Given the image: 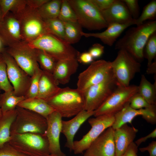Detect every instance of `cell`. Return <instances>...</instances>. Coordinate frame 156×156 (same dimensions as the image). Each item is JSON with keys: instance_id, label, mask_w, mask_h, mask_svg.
<instances>
[{"instance_id": "1", "label": "cell", "mask_w": 156, "mask_h": 156, "mask_svg": "<svg viewBox=\"0 0 156 156\" xmlns=\"http://www.w3.org/2000/svg\"><path fill=\"white\" fill-rule=\"evenodd\" d=\"M156 31V21L144 22L130 27L116 42L115 48L123 49L139 62L144 59L143 49L150 35Z\"/></svg>"}, {"instance_id": "2", "label": "cell", "mask_w": 156, "mask_h": 156, "mask_svg": "<svg viewBox=\"0 0 156 156\" xmlns=\"http://www.w3.org/2000/svg\"><path fill=\"white\" fill-rule=\"evenodd\" d=\"M45 101L62 118L73 117L84 110V93L77 88H61L56 94Z\"/></svg>"}, {"instance_id": "3", "label": "cell", "mask_w": 156, "mask_h": 156, "mask_svg": "<svg viewBox=\"0 0 156 156\" xmlns=\"http://www.w3.org/2000/svg\"><path fill=\"white\" fill-rule=\"evenodd\" d=\"M27 43L34 49L46 52L57 61L77 58L80 53L64 40L48 33Z\"/></svg>"}, {"instance_id": "4", "label": "cell", "mask_w": 156, "mask_h": 156, "mask_svg": "<svg viewBox=\"0 0 156 156\" xmlns=\"http://www.w3.org/2000/svg\"><path fill=\"white\" fill-rule=\"evenodd\" d=\"M75 12L77 22L82 27L89 30H100L108 25L91 0H68Z\"/></svg>"}, {"instance_id": "5", "label": "cell", "mask_w": 156, "mask_h": 156, "mask_svg": "<svg viewBox=\"0 0 156 156\" xmlns=\"http://www.w3.org/2000/svg\"><path fill=\"white\" fill-rule=\"evenodd\" d=\"M9 142L17 150L28 156H47L50 154L45 134H14L11 135Z\"/></svg>"}, {"instance_id": "6", "label": "cell", "mask_w": 156, "mask_h": 156, "mask_svg": "<svg viewBox=\"0 0 156 156\" xmlns=\"http://www.w3.org/2000/svg\"><path fill=\"white\" fill-rule=\"evenodd\" d=\"M16 115L10 129L11 135L31 133L45 134L47 119L31 111L17 106Z\"/></svg>"}, {"instance_id": "7", "label": "cell", "mask_w": 156, "mask_h": 156, "mask_svg": "<svg viewBox=\"0 0 156 156\" xmlns=\"http://www.w3.org/2000/svg\"><path fill=\"white\" fill-rule=\"evenodd\" d=\"M112 71L119 86L127 87L135 74L140 70L141 64L126 51L118 50L111 62Z\"/></svg>"}, {"instance_id": "8", "label": "cell", "mask_w": 156, "mask_h": 156, "mask_svg": "<svg viewBox=\"0 0 156 156\" xmlns=\"http://www.w3.org/2000/svg\"><path fill=\"white\" fill-rule=\"evenodd\" d=\"M112 71L101 82L92 86L84 93V110L94 111L96 109L118 86Z\"/></svg>"}, {"instance_id": "9", "label": "cell", "mask_w": 156, "mask_h": 156, "mask_svg": "<svg viewBox=\"0 0 156 156\" xmlns=\"http://www.w3.org/2000/svg\"><path fill=\"white\" fill-rule=\"evenodd\" d=\"M138 92V86H118L106 100L95 110L94 116L114 115L130 103L132 96Z\"/></svg>"}, {"instance_id": "10", "label": "cell", "mask_w": 156, "mask_h": 156, "mask_svg": "<svg viewBox=\"0 0 156 156\" xmlns=\"http://www.w3.org/2000/svg\"><path fill=\"white\" fill-rule=\"evenodd\" d=\"M16 16L20 22L22 36L25 42H29L48 33L44 20L36 10L27 5L21 12Z\"/></svg>"}, {"instance_id": "11", "label": "cell", "mask_w": 156, "mask_h": 156, "mask_svg": "<svg viewBox=\"0 0 156 156\" xmlns=\"http://www.w3.org/2000/svg\"><path fill=\"white\" fill-rule=\"evenodd\" d=\"M90 118L88 122L91 127L79 140L74 141L73 151L75 154L86 151L92 143L104 131L112 127L114 121V115H103Z\"/></svg>"}, {"instance_id": "12", "label": "cell", "mask_w": 156, "mask_h": 156, "mask_svg": "<svg viewBox=\"0 0 156 156\" xmlns=\"http://www.w3.org/2000/svg\"><path fill=\"white\" fill-rule=\"evenodd\" d=\"M112 71L111 62L103 60L94 61L79 75L77 88L84 92L90 87L103 81Z\"/></svg>"}, {"instance_id": "13", "label": "cell", "mask_w": 156, "mask_h": 156, "mask_svg": "<svg viewBox=\"0 0 156 156\" xmlns=\"http://www.w3.org/2000/svg\"><path fill=\"white\" fill-rule=\"evenodd\" d=\"M5 50L30 77L39 67L37 60L36 49L25 41L7 47Z\"/></svg>"}, {"instance_id": "14", "label": "cell", "mask_w": 156, "mask_h": 156, "mask_svg": "<svg viewBox=\"0 0 156 156\" xmlns=\"http://www.w3.org/2000/svg\"><path fill=\"white\" fill-rule=\"evenodd\" d=\"M5 50L2 55L6 64L8 78L14 92L17 96H25L29 87L31 77L19 66Z\"/></svg>"}, {"instance_id": "15", "label": "cell", "mask_w": 156, "mask_h": 156, "mask_svg": "<svg viewBox=\"0 0 156 156\" xmlns=\"http://www.w3.org/2000/svg\"><path fill=\"white\" fill-rule=\"evenodd\" d=\"M141 116L147 122L154 125L156 123V105L151 107L135 109L131 108L129 103L114 115V121L112 127L114 129L127 123H131L136 116Z\"/></svg>"}, {"instance_id": "16", "label": "cell", "mask_w": 156, "mask_h": 156, "mask_svg": "<svg viewBox=\"0 0 156 156\" xmlns=\"http://www.w3.org/2000/svg\"><path fill=\"white\" fill-rule=\"evenodd\" d=\"M62 118L60 115L55 111L46 118L47 127L45 135L49 142L50 154L57 156H66L62 151L60 144Z\"/></svg>"}, {"instance_id": "17", "label": "cell", "mask_w": 156, "mask_h": 156, "mask_svg": "<svg viewBox=\"0 0 156 156\" xmlns=\"http://www.w3.org/2000/svg\"><path fill=\"white\" fill-rule=\"evenodd\" d=\"M114 131L112 127L106 129L92 143L84 155L115 156Z\"/></svg>"}, {"instance_id": "18", "label": "cell", "mask_w": 156, "mask_h": 156, "mask_svg": "<svg viewBox=\"0 0 156 156\" xmlns=\"http://www.w3.org/2000/svg\"><path fill=\"white\" fill-rule=\"evenodd\" d=\"M0 37L6 47L24 41L19 21L11 12H8L3 17L0 26Z\"/></svg>"}, {"instance_id": "19", "label": "cell", "mask_w": 156, "mask_h": 156, "mask_svg": "<svg viewBox=\"0 0 156 156\" xmlns=\"http://www.w3.org/2000/svg\"><path fill=\"white\" fill-rule=\"evenodd\" d=\"M94 111L83 110L71 119L67 121L62 120L61 133L66 137V142L65 146L70 152L73 151L75 136L81 126L91 116H93Z\"/></svg>"}, {"instance_id": "20", "label": "cell", "mask_w": 156, "mask_h": 156, "mask_svg": "<svg viewBox=\"0 0 156 156\" xmlns=\"http://www.w3.org/2000/svg\"><path fill=\"white\" fill-rule=\"evenodd\" d=\"M101 12L108 25L114 23L135 25V20L122 0H115L109 8Z\"/></svg>"}, {"instance_id": "21", "label": "cell", "mask_w": 156, "mask_h": 156, "mask_svg": "<svg viewBox=\"0 0 156 156\" xmlns=\"http://www.w3.org/2000/svg\"><path fill=\"white\" fill-rule=\"evenodd\" d=\"M138 130L127 124L114 129L115 156H120L126 151L135 139Z\"/></svg>"}, {"instance_id": "22", "label": "cell", "mask_w": 156, "mask_h": 156, "mask_svg": "<svg viewBox=\"0 0 156 156\" xmlns=\"http://www.w3.org/2000/svg\"><path fill=\"white\" fill-rule=\"evenodd\" d=\"M132 25V24H112L108 25L107 29L103 32L86 33L82 31L81 35L86 38L92 37L99 39L104 44L111 47L124 31Z\"/></svg>"}, {"instance_id": "23", "label": "cell", "mask_w": 156, "mask_h": 156, "mask_svg": "<svg viewBox=\"0 0 156 156\" xmlns=\"http://www.w3.org/2000/svg\"><path fill=\"white\" fill-rule=\"evenodd\" d=\"M78 66L77 58L58 60L52 74L59 84L64 85L69 82L71 76L76 72Z\"/></svg>"}, {"instance_id": "24", "label": "cell", "mask_w": 156, "mask_h": 156, "mask_svg": "<svg viewBox=\"0 0 156 156\" xmlns=\"http://www.w3.org/2000/svg\"><path fill=\"white\" fill-rule=\"evenodd\" d=\"M52 74L43 71L39 83L38 93L36 98L46 101L56 94L61 88Z\"/></svg>"}, {"instance_id": "25", "label": "cell", "mask_w": 156, "mask_h": 156, "mask_svg": "<svg viewBox=\"0 0 156 156\" xmlns=\"http://www.w3.org/2000/svg\"><path fill=\"white\" fill-rule=\"evenodd\" d=\"M17 106L34 112L46 119L51 114L55 111L45 101L37 98L25 99Z\"/></svg>"}, {"instance_id": "26", "label": "cell", "mask_w": 156, "mask_h": 156, "mask_svg": "<svg viewBox=\"0 0 156 156\" xmlns=\"http://www.w3.org/2000/svg\"><path fill=\"white\" fill-rule=\"evenodd\" d=\"M16 115V109L2 114L0 118V147L10 141L11 126Z\"/></svg>"}, {"instance_id": "27", "label": "cell", "mask_w": 156, "mask_h": 156, "mask_svg": "<svg viewBox=\"0 0 156 156\" xmlns=\"http://www.w3.org/2000/svg\"><path fill=\"white\" fill-rule=\"evenodd\" d=\"M138 93L149 104L156 105V82L153 84L144 75H142L139 85L138 86Z\"/></svg>"}, {"instance_id": "28", "label": "cell", "mask_w": 156, "mask_h": 156, "mask_svg": "<svg viewBox=\"0 0 156 156\" xmlns=\"http://www.w3.org/2000/svg\"><path fill=\"white\" fill-rule=\"evenodd\" d=\"M25 99L16 95L13 90L0 94V108L2 114L16 109L18 104Z\"/></svg>"}, {"instance_id": "29", "label": "cell", "mask_w": 156, "mask_h": 156, "mask_svg": "<svg viewBox=\"0 0 156 156\" xmlns=\"http://www.w3.org/2000/svg\"><path fill=\"white\" fill-rule=\"evenodd\" d=\"M62 0H49L36 10L38 14L43 19L58 17Z\"/></svg>"}, {"instance_id": "30", "label": "cell", "mask_w": 156, "mask_h": 156, "mask_svg": "<svg viewBox=\"0 0 156 156\" xmlns=\"http://www.w3.org/2000/svg\"><path fill=\"white\" fill-rule=\"evenodd\" d=\"M64 40L70 44L78 42L82 36V27L77 22H64Z\"/></svg>"}, {"instance_id": "31", "label": "cell", "mask_w": 156, "mask_h": 156, "mask_svg": "<svg viewBox=\"0 0 156 156\" xmlns=\"http://www.w3.org/2000/svg\"><path fill=\"white\" fill-rule=\"evenodd\" d=\"M26 6V0H0V9L3 17L9 12L16 16Z\"/></svg>"}, {"instance_id": "32", "label": "cell", "mask_w": 156, "mask_h": 156, "mask_svg": "<svg viewBox=\"0 0 156 156\" xmlns=\"http://www.w3.org/2000/svg\"><path fill=\"white\" fill-rule=\"evenodd\" d=\"M37 62L43 71L52 74L57 61L44 51L36 49Z\"/></svg>"}, {"instance_id": "33", "label": "cell", "mask_w": 156, "mask_h": 156, "mask_svg": "<svg viewBox=\"0 0 156 156\" xmlns=\"http://www.w3.org/2000/svg\"><path fill=\"white\" fill-rule=\"evenodd\" d=\"M47 32L64 40V23L58 17L43 19Z\"/></svg>"}, {"instance_id": "34", "label": "cell", "mask_w": 156, "mask_h": 156, "mask_svg": "<svg viewBox=\"0 0 156 156\" xmlns=\"http://www.w3.org/2000/svg\"><path fill=\"white\" fill-rule=\"evenodd\" d=\"M156 19V1L153 0L144 7L141 14L135 20V25H138L148 20L151 21Z\"/></svg>"}, {"instance_id": "35", "label": "cell", "mask_w": 156, "mask_h": 156, "mask_svg": "<svg viewBox=\"0 0 156 156\" xmlns=\"http://www.w3.org/2000/svg\"><path fill=\"white\" fill-rule=\"evenodd\" d=\"M143 57L147 61V66H149L156 56V31L149 37L143 49Z\"/></svg>"}, {"instance_id": "36", "label": "cell", "mask_w": 156, "mask_h": 156, "mask_svg": "<svg viewBox=\"0 0 156 156\" xmlns=\"http://www.w3.org/2000/svg\"><path fill=\"white\" fill-rule=\"evenodd\" d=\"M58 18L63 22L77 21L76 14L68 0H62Z\"/></svg>"}, {"instance_id": "37", "label": "cell", "mask_w": 156, "mask_h": 156, "mask_svg": "<svg viewBox=\"0 0 156 156\" xmlns=\"http://www.w3.org/2000/svg\"><path fill=\"white\" fill-rule=\"evenodd\" d=\"M43 70L40 67L35 70L31 77L29 87L25 97V99L36 98L38 95L39 81Z\"/></svg>"}, {"instance_id": "38", "label": "cell", "mask_w": 156, "mask_h": 156, "mask_svg": "<svg viewBox=\"0 0 156 156\" xmlns=\"http://www.w3.org/2000/svg\"><path fill=\"white\" fill-rule=\"evenodd\" d=\"M0 90L4 92L13 90L8 78L6 65L2 53H0Z\"/></svg>"}, {"instance_id": "39", "label": "cell", "mask_w": 156, "mask_h": 156, "mask_svg": "<svg viewBox=\"0 0 156 156\" xmlns=\"http://www.w3.org/2000/svg\"><path fill=\"white\" fill-rule=\"evenodd\" d=\"M130 106L135 109L150 108L155 105H151L138 93L134 95L130 99L129 103Z\"/></svg>"}, {"instance_id": "40", "label": "cell", "mask_w": 156, "mask_h": 156, "mask_svg": "<svg viewBox=\"0 0 156 156\" xmlns=\"http://www.w3.org/2000/svg\"><path fill=\"white\" fill-rule=\"evenodd\" d=\"M126 6L132 18L136 20L140 15V8L137 0H122Z\"/></svg>"}, {"instance_id": "41", "label": "cell", "mask_w": 156, "mask_h": 156, "mask_svg": "<svg viewBox=\"0 0 156 156\" xmlns=\"http://www.w3.org/2000/svg\"><path fill=\"white\" fill-rule=\"evenodd\" d=\"M0 156H28L20 152L9 142L0 147Z\"/></svg>"}, {"instance_id": "42", "label": "cell", "mask_w": 156, "mask_h": 156, "mask_svg": "<svg viewBox=\"0 0 156 156\" xmlns=\"http://www.w3.org/2000/svg\"><path fill=\"white\" fill-rule=\"evenodd\" d=\"M104 46L100 44L96 43L92 45L88 52L94 59L101 57L104 53Z\"/></svg>"}, {"instance_id": "43", "label": "cell", "mask_w": 156, "mask_h": 156, "mask_svg": "<svg viewBox=\"0 0 156 156\" xmlns=\"http://www.w3.org/2000/svg\"><path fill=\"white\" fill-rule=\"evenodd\" d=\"M97 8L102 11L109 8L115 0H91Z\"/></svg>"}, {"instance_id": "44", "label": "cell", "mask_w": 156, "mask_h": 156, "mask_svg": "<svg viewBox=\"0 0 156 156\" xmlns=\"http://www.w3.org/2000/svg\"><path fill=\"white\" fill-rule=\"evenodd\" d=\"M77 59L78 62L85 64H91L94 59L88 52L80 53Z\"/></svg>"}, {"instance_id": "45", "label": "cell", "mask_w": 156, "mask_h": 156, "mask_svg": "<svg viewBox=\"0 0 156 156\" xmlns=\"http://www.w3.org/2000/svg\"><path fill=\"white\" fill-rule=\"evenodd\" d=\"M138 146L135 142H132L125 152L120 156H138Z\"/></svg>"}, {"instance_id": "46", "label": "cell", "mask_w": 156, "mask_h": 156, "mask_svg": "<svg viewBox=\"0 0 156 156\" xmlns=\"http://www.w3.org/2000/svg\"><path fill=\"white\" fill-rule=\"evenodd\" d=\"M139 149L142 152L148 151L150 156H156V141H153L147 146L140 148Z\"/></svg>"}, {"instance_id": "47", "label": "cell", "mask_w": 156, "mask_h": 156, "mask_svg": "<svg viewBox=\"0 0 156 156\" xmlns=\"http://www.w3.org/2000/svg\"><path fill=\"white\" fill-rule=\"evenodd\" d=\"M49 0H26L27 5L34 10H37Z\"/></svg>"}, {"instance_id": "48", "label": "cell", "mask_w": 156, "mask_h": 156, "mask_svg": "<svg viewBox=\"0 0 156 156\" xmlns=\"http://www.w3.org/2000/svg\"><path fill=\"white\" fill-rule=\"evenodd\" d=\"M156 137V129L155 128L150 133L146 136L138 139L135 143L138 147L142 143L145 142L149 138H155Z\"/></svg>"}, {"instance_id": "49", "label": "cell", "mask_w": 156, "mask_h": 156, "mask_svg": "<svg viewBox=\"0 0 156 156\" xmlns=\"http://www.w3.org/2000/svg\"><path fill=\"white\" fill-rule=\"evenodd\" d=\"M156 60L155 58L152 63L149 66H148L147 69V73H156Z\"/></svg>"}, {"instance_id": "50", "label": "cell", "mask_w": 156, "mask_h": 156, "mask_svg": "<svg viewBox=\"0 0 156 156\" xmlns=\"http://www.w3.org/2000/svg\"><path fill=\"white\" fill-rule=\"evenodd\" d=\"M6 47L5 46L2 39L0 37V53H2L5 49Z\"/></svg>"}, {"instance_id": "51", "label": "cell", "mask_w": 156, "mask_h": 156, "mask_svg": "<svg viewBox=\"0 0 156 156\" xmlns=\"http://www.w3.org/2000/svg\"><path fill=\"white\" fill-rule=\"evenodd\" d=\"M3 17L2 13V12L1 11V10L0 9V26L1 24L3 19Z\"/></svg>"}, {"instance_id": "52", "label": "cell", "mask_w": 156, "mask_h": 156, "mask_svg": "<svg viewBox=\"0 0 156 156\" xmlns=\"http://www.w3.org/2000/svg\"><path fill=\"white\" fill-rule=\"evenodd\" d=\"M2 113L1 109L0 108V118L2 116Z\"/></svg>"}, {"instance_id": "53", "label": "cell", "mask_w": 156, "mask_h": 156, "mask_svg": "<svg viewBox=\"0 0 156 156\" xmlns=\"http://www.w3.org/2000/svg\"><path fill=\"white\" fill-rule=\"evenodd\" d=\"M47 156H56L55 155H52V154H50L49 155H47Z\"/></svg>"}, {"instance_id": "54", "label": "cell", "mask_w": 156, "mask_h": 156, "mask_svg": "<svg viewBox=\"0 0 156 156\" xmlns=\"http://www.w3.org/2000/svg\"><path fill=\"white\" fill-rule=\"evenodd\" d=\"M83 156H88V155H83Z\"/></svg>"}, {"instance_id": "55", "label": "cell", "mask_w": 156, "mask_h": 156, "mask_svg": "<svg viewBox=\"0 0 156 156\" xmlns=\"http://www.w3.org/2000/svg\"><path fill=\"white\" fill-rule=\"evenodd\" d=\"M1 90H0V94H1Z\"/></svg>"}]
</instances>
